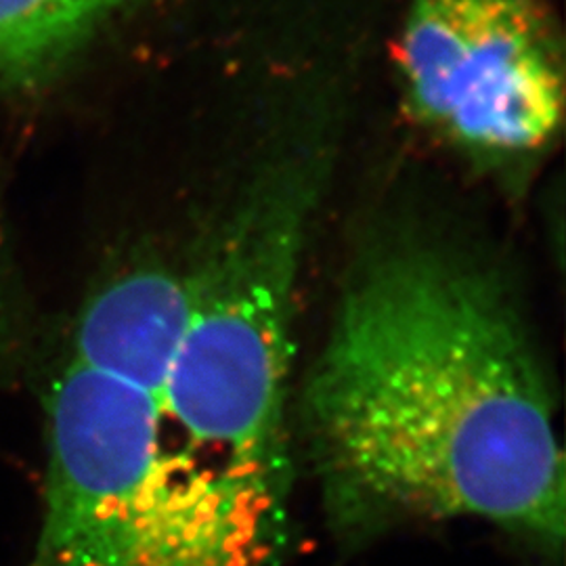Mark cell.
Listing matches in <instances>:
<instances>
[{
    "label": "cell",
    "mask_w": 566,
    "mask_h": 566,
    "mask_svg": "<svg viewBox=\"0 0 566 566\" xmlns=\"http://www.w3.org/2000/svg\"><path fill=\"white\" fill-rule=\"evenodd\" d=\"M306 401L346 518H474L547 552L565 544V458L546 376L479 266L430 245L365 264Z\"/></svg>",
    "instance_id": "1"
},
{
    "label": "cell",
    "mask_w": 566,
    "mask_h": 566,
    "mask_svg": "<svg viewBox=\"0 0 566 566\" xmlns=\"http://www.w3.org/2000/svg\"><path fill=\"white\" fill-rule=\"evenodd\" d=\"M304 214L298 181L264 185L187 273L151 489L156 535L181 566H275L287 546L290 303Z\"/></svg>",
    "instance_id": "2"
},
{
    "label": "cell",
    "mask_w": 566,
    "mask_h": 566,
    "mask_svg": "<svg viewBox=\"0 0 566 566\" xmlns=\"http://www.w3.org/2000/svg\"><path fill=\"white\" fill-rule=\"evenodd\" d=\"M405 99L481 160H525L560 128L563 51L537 0H409L397 42Z\"/></svg>",
    "instance_id": "3"
},
{
    "label": "cell",
    "mask_w": 566,
    "mask_h": 566,
    "mask_svg": "<svg viewBox=\"0 0 566 566\" xmlns=\"http://www.w3.org/2000/svg\"><path fill=\"white\" fill-rule=\"evenodd\" d=\"M189 315V280L166 266H135L88 296L72 359L160 392Z\"/></svg>",
    "instance_id": "4"
},
{
    "label": "cell",
    "mask_w": 566,
    "mask_h": 566,
    "mask_svg": "<svg viewBox=\"0 0 566 566\" xmlns=\"http://www.w3.org/2000/svg\"><path fill=\"white\" fill-rule=\"evenodd\" d=\"M122 0H0V93L55 78Z\"/></svg>",
    "instance_id": "5"
},
{
    "label": "cell",
    "mask_w": 566,
    "mask_h": 566,
    "mask_svg": "<svg viewBox=\"0 0 566 566\" xmlns=\"http://www.w3.org/2000/svg\"><path fill=\"white\" fill-rule=\"evenodd\" d=\"M15 329H18V317H15L9 264L4 256V242L0 231V359L11 350L15 340Z\"/></svg>",
    "instance_id": "6"
}]
</instances>
